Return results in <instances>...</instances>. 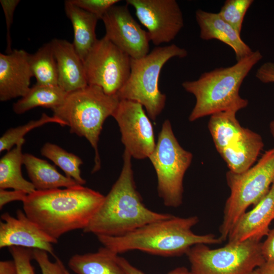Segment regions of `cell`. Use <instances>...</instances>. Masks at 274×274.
I'll list each match as a JSON object with an SVG mask.
<instances>
[{
	"mask_svg": "<svg viewBox=\"0 0 274 274\" xmlns=\"http://www.w3.org/2000/svg\"><path fill=\"white\" fill-rule=\"evenodd\" d=\"M19 0H1L0 3L3 8L6 19L7 26V54L11 53L13 50L11 49V39L10 28L13 22L15 10L19 3Z\"/></svg>",
	"mask_w": 274,
	"mask_h": 274,
	"instance_id": "cell-33",
	"label": "cell"
},
{
	"mask_svg": "<svg viewBox=\"0 0 274 274\" xmlns=\"http://www.w3.org/2000/svg\"><path fill=\"white\" fill-rule=\"evenodd\" d=\"M28 194L21 190H7L0 189V208L2 209L6 204L14 201L23 202Z\"/></svg>",
	"mask_w": 274,
	"mask_h": 274,
	"instance_id": "cell-34",
	"label": "cell"
},
{
	"mask_svg": "<svg viewBox=\"0 0 274 274\" xmlns=\"http://www.w3.org/2000/svg\"><path fill=\"white\" fill-rule=\"evenodd\" d=\"M144 108L136 101L120 99L112 115L119 127L125 150L138 159L149 158L156 144L152 124Z\"/></svg>",
	"mask_w": 274,
	"mask_h": 274,
	"instance_id": "cell-11",
	"label": "cell"
},
{
	"mask_svg": "<svg viewBox=\"0 0 274 274\" xmlns=\"http://www.w3.org/2000/svg\"><path fill=\"white\" fill-rule=\"evenodd\" d=\"M131 157L124 150L120 174L83 232L96 236H120L173 215L156 212L144 204L135 186Z\"/></svg>",
	"mask_w": 274,
	"mask_h": 274,
	"instance_id": "cell-3",
	"label": "cell"
},
{
	"mask_svg": "<svg viewBox=\"0 0 274 274\" xmlns=\"http://www.w3.org/2000/svg\"><path fill=\"white\" fill-rule=\"evenodd\" d=\"M29 65L36 84L58 85V70L51 42L41 47L35 53L28 55Z\"/></svg>",
	"mask_w": 274,
	"mask_h": 274,
	"instance_id": "cell-26",
	"label": "cell"
},
{
	"mask_svg": "<svg viewBox=\"0 0 274 274\" xmlns=\"http://www.w3.org/2000/svg\"><path fill=\"white\" fill-rule=\"evenodd\" d=\"M28 176L37 190L71 187L80 185L74 179L60 174L46 160L25 153L23 157Z\"/></svg>",
	"mask_w": 274,
	"mask_h": 274,
	"instance_id": "cell-22",
	"label": "cell"
},
{
	"mask_svg": "<svg viewBox=\"0 0 274 274\" xmlns=\"http://www.w3.org/2000/svg\"><path fill=\"white\" fill-rule=\"evenodd\" d=\"M131 60L105 36L98 39L83 61L88 85L117 95L129 78Z\"/></svg>",
	"mask_w": 274,
	"mask_h": 274,
	"instance_id": "cell-10",
	"label": "cell"
},
{
	"mask_svg": "<svg viewBox=\"0 0 274 274\" xmlns=\"http://www.w3.org/2000/svg\"><path fill=\"white\" fill-rule=\"evenodd\" d=\"M195 19L200 28V38L203 40H218L227 45L234 51L237 61L253 52L242 39L240 33L218 13L198 9L195 12Z\"/></svg>",
	"mask_w": 274,
	"mask_h": 274,
	"instance_id": "cell-18",
	"label": "cell"
},
{
	"mask_svg": "<svg viewBox=\"0 0 274 274\" xmlns=\"http://www.w3.org/2000/svg\"><path fill=\"white\" fill-rule=\"evenodd\" d=\"M62 274H70L68 271L66 269L63 264L62 267Z\"/></svg>",
	"mask_w": 274,
	"mask_h": 274,
	"instance_id": "cell-42",
	"label": "cell"
},
{
	"mask_svg": "<svg viewBox=\"0 0 274 274\" xmlns=\"http://www.w3.org/2000/svg\"><path fill=\"white\" fill-rule=\"evenodd\" d=\"M0 274H18L16 265L14 260L0 262Z\"/></svg>",
	"mask_w": 274,
	"mask_h": 274,
	"instance_id": "cell-38",
	"label": "cell"
},
{
	"mask_svg": "<svg viewBox=\"0 0 274 274\" xmlns=\"http://www.w3.org/2000/svg\"><path fill=\"white\" fill-rule=\"evenodd\" d=\"M1 218V248L15 246L37 249L53 255V244L58 241L41 229L23 211L18 210L16 218L5 213Z\"/></svg>",
	"mask_w": 274,
	"mask_h": 274,
	"instance_id": "cell-14",
	"label": "cell"
},
{
	"mask_svg": "<svg viewBox=\"0 0 274 274\" xmlns=\"http://www.w3.org/2000/svg\"><path fill=\"white\" fill-rule=\"evenodd\" d=\"M119 257V254L103 246L94 253L73 255L68 266L76 274H128Z\"/></svg>",
	"mask_w": 274,
	"mask_h": 274,
	"instance_id": "cell-21",
	"label": "cell"
},
{
	"mask_svg": "<svg viewBox=\"0 0 274 274\" xmlns=\"http://www.w3.org/2000/svg\"><path fill=\"white\" fill-rule=\"evenodd\" d=\"M253 3V0H227L218 14L241 33L245 16Z\"/></svg>",
	"mask_w": 274,
	"mask_h": 274,
	"instance_id": "cell-29",
	"label": "cell"
},
{
	"mask_svg": "<svg viewBox=\"0 0 274 274\" xmlns=\"http://www.w3.org/2000/svg\"><path fill=\"white\" fill-rule=\"evenodd\" d=\"M226 181L230 193L219 227V237L223 242L247 209L256 204L274 183V147L266 151L257 163L247 170L241 173L229 170Z\"/></svg>",
	"mask_w": 274,
	"mask_h": 274,
	"instance_id": "cell-7",
	"label": "cell"
},
{
	"mask_svg": "<svg viewBox=\"0 0 274 274\" xmlns=\"http://www.w3.org/2000/svg\"><path fill=\"white\" fill-rule=\"evenodd\" d=\"M263 147L258 133L244 128L242 133L219 153L230 171L241 173L252 166Z\"/></svg>",
	"mask_w": 274,
	"mask_h": 274,
	"instance_id": "cell-19",
	"label": "cell"
},
{
	"mask_svg": "<svg viewBox=\"0 0 274 274\" xmlns=\"http://www.w3.org/2000/svg\"><path fill=\"white\" fill-rule=\"evenodd\" d=\"M41 153L42 155L59 166L66 177L74 179L80 185H83L86 183V181L81 176L80 167L83 161L79 156L66 151L56 144L48 142L43 145Z\"/></svg>",
	"mask_w": 274,
	"mask_h": 274,
	"instance_id": "cell-27",
	"label": "cell"
},
{
	"mask_svg": "<svg viewBox=\"0 0 274 274\" xmlns=\"http://www.w3.org/2000/svg\"><path fill=\"white\" fill-rule=\"evenodd\" d=\"M184 48L172 44L156 47L146 56L131 60L129 78L117 94L120 99H128L141 104L153 121L164 109L166 95L159 89L158 81L164 65L174 57L184 58Z\"/></svg>",
	"mask_w": 274,
	"mask_h": 274,
	"instance_id": "cell-6",
	"label": "cell"
},
{
	"mask_svg": "<svg viewBox=\"0 0 274 274\" xmlns=\"http://www.w3.org/2000/svg\"><path fill=\"white\" fill-rule=\"evenodd\" d=\"M48 123H56L62 126H65V123L57 117L43 113L38 120H31L24 125L8 129L0 139V152L11 150L29 131Z\"/></svg>",
	"mask_w": 274,
	"mask_h": 274,
	"instance_id": "cell-28",
	"label": "cell"
},
{
	"mask_svg": "<svg viewBox=\"0 0 274 274\" xmlns=\"http://www.w3.org/2000/svg\"><path fill=\"white\" fill-rule=\"evenodd\" d=\"M261 244V252L265 262H274V228L270 229Z\"/></svg>",
	"mask_w": 274,
	"mask_h": 274,
	"instance_id": "cell-37",
	"label": "cell"
},
{
	"mask_svg": "<svg viewBox=\"0 0 274 274\" xmlns=\"http://www.w3.org/2000/svg\"><path fill=\"white\" fill-rule=\"evenodd\" d=\"M78 7L101 19L107 11L116 5L119 0H70Z\"/></svg>",
	"mask_w": 274,
	"mask_h": 274,
	"instance_id": "cell-31",
	"label": "cell"
},
{
	"mask_svg": "<svg viewBox=\"0 0 274 274\" xmlns=\"http://www.w3.org/2000/svg\"><path fill=\"white\" fill-rule=\"evenodd\" d=\"M199 221L196 216L167 218L146 224L120 236H97L104 247L119 254L138 250L152 255L174 257L186 254L197 244H219L223 241L212 233L197 234L192 228Z\"/></svg>",
	"mask_w": 274,
	"mask_h": 274,
	"instance_id": "cell-2",
	"label": "cell"
},
{
	"mask_svg": "<svg viewBox=\"0 0 274 274\" xmlns=\"http://www.w3.org/2000/svg\"><path fill=\"white\" fill-rule=\"evenodd\" d=\"M64 10L73 28V44L83 61L98 40L95 29L99 19L95 15L73 4L70 0L64 2Z\"/></svg>",
	"mask_w": 274,
	"mask_h": 274,
	"instance_id": "cell-20",
	"label": "cell"
},
{
	"mask_svg": "<svg viewBox=\"0 0 274 274\" xmlns=\"http://www.w3.org/2000/svg\"><path fill=\"white\" fill-rule=\"evenodd\" d=\"M249 274H263V273L261 272V271L257 268L254 269V270H253L252 271H251Z\"/></svg>",
	"mask_w": 274,
	"mask_h": 274,
	"instance_id": "cell-41",
	"label": "cell"
},
{
	"mask_svg": "<svg viewBox=\"0 0 274 274\" xmlns=\"http://www.w3.org/2000/svg\"><path fill=\"white\" fill-rule=\"evenodd\" d=\"M269 129L270 133L272 137L274 138V120L271 121L270 123Z\"/></svg>",
	"mask_w": 274,
	"mask_h": 274,
	"instance_id": "cell-40",
	"label": "cell"
},
{
	"mask_svg": "<svg viewBox=\"0 0 274 274\" xmlns=\"http://www.w3.org/2000/svg\"><path fill=\"white\" fill-rule=\"evenodd\" d=\"M68 93L59 86H47L36 84L27 93L13 106L14 113L22 114L38 107L51 109L60 106Z\"/></svg>",
	"mask_w": 274,
	"mask_h": 274,
	"instance_id": "cell-24",
	"label": "cell"
},
{
	"mask_svg": "<svg viewBox=\"0 0 274 274\" xmlns=\"http://www.w3.org/2000/svg\"><path fill=\"white\" fill-rule=\"evenodd\" d=\"M274 219V183L268 193L253 209L239 218L228 236V243H236L247 239L260 241L266 236Z\"/></svg>",
	"mask_w": 274,
	"mask_h": 274,
	"instance_id": "cell-16",
	"label": "cell"
},
{
	"mask_svg": "<svg viewBox=\"0 0 274 274\" xmlns=\"http://www.w3.org/2000/svg\"><path fill=\"white\" fill-rule=\"evenodd\" d=\"M237 112L228 111L213 114L208 127L215 147L219 153L242 132L243 127L236 117Z\"/></svg>",
	"mask_w": 274,
	"mask_h": 274,
	"instance_id": "cell-25",
	"label": "cell"
},
{
	"mask_svg": "<svg viewBox=\"0 0 274 274\" xmlns=\"http://www.w3.org/2000/svg\"><path fill=\"white\" fill-rule=\"evenodd\" d=\"M119 262L128 274H146L142 270L132 265L129 261L123 257H119ZM167 274H192L190 270L185 267H177Z\"/></svg>",
	"mask_w": 274,
	"mask_h": 274,
	"instance_id": "cell-35",
	"label": "cell"
},
{
	"mask_svg": "<svg viewBox=\"0 0 274 274\" xmlns=\"http://www.w3.org/2000/svg\"><path fill=\"white\" fill-rule=\"evenodd\" d=\"M28 55L24 50L14 49L0 53V100L5 101L24 96L29 91L33 77Z\"/></svg>",
	"mask_w": 274,
	"mask_h": 274,
	"instance_id": "cell-15",
	"label": "cell"
},
{
	"mask_svg": "<svg viewBox=\"0 0 274 274\" xmlns=\"http://www.w3.org/2000/svg\"><path fill=\"white\" fill-rule=\"evenodd\" d=\"M259 50L237 61L234 65L205 72L194 81L182 83L185 90L192 94L196 102L189 120L194 121L213 114L246 108L248 101L239 95V89L252 68L262 58Z\"/></svg>",
	"mask_w": 274,
	"mask_h": 274,
	"instance_id": "cell-4",
	"label": "cell"
},
{
	"mask_svg": "<svg viewBox=\"0 0 274 274\" xmlns=\"http://www.w3.org/2000/svg\"><path fill=\"white\" fill-rule=\"evenodd\" d=\"M25 139L21 140L15 147L8 151L0 159V189L12 188L29 194L36 189L25 179L21 173L23 154L22 146Z\"/></svg>",
	"mask_w": 274,
	"mask_h": 274,
	"instance_id": "cell-23",
	"label": "cell"
},
{
	"mask_svg": "<svg viewBox=\"0 0 274 274\" xmlns=\"http://www.w3.org/2000/svg\"><path fill=\"white\" fill-rule=\"evenodd\" d=\"M255 76L263 83H274V62L264 63L257 69Z\"/></svg>",
	"mask_w": 274,
	"mask_h": 274,
	"instance_id": "cell-36",
	"label": "cell"
},
{
	"mask_svg": "<svg viewBox=\"0 0 274 274\" xmlns=\"http://www.w3.org/2000/svg\"><path fill=\"white\" fill-rule=\"evenodd\" d=\"M260 241L228 243L218 249L206 244L192 247L186 253L192 274H249L265 261Z\"/></svg>",
	"mask_w": 274,
	"mask_h": 274,
	"instance_id": "cell-9",
	"label": "cell"
},
{
	"mask_svg": "<svg viewBox=\"0 0 274 274\" xmlns=\"http://www.w3.org/2000/svg\"><path fill=\"white\" fill-rule=\"evenodd\" d=\"M154 45L170 42L184 26L182 10L175 0H127Z\"/></svg>",
	"mask_w": 274,
	"mask_h": 274,
	"instance_id": "cell-12",
	"label": "cell"
},
{
	"mask_svg": "<svg viewBox=\"0 0 274 274\" xmlns=\"http://www.w3.org/2000/svg\"><path fill=\"white\" fill-rule=\"evenodd\" d=\"M192 157L179 143L169 120H165L149 158L156 173L158 195L166 207L177 208L182 203L183 179Z\"/></svg>",
	"mask_w": 274,
	"mask_h": 274,
	"instance_id": "cell-8",
	"label": "cell"
},
{
	"mask_svg": "<svg viewBox=\"0 0 274 274\" xmlns=\"http://www.w3.org/2000/svg\"><path fill=\"white\" fill-rule=\"evenodd\" d=\"M14 261L18 274H35L31 261L33 259V249L20 247L9 248Z\"/></svg>",
	"mask_w": 274,
	"mask_h": 274,
	"instance_id": "cell-30",
	"label": "cell"
},
{
	"mask_svg": "<svg viewBox=\"0 0 274 274\" xmlns=\"http://www.w3.org/2000/svg\"><path fill=\"white\" fill-rule=\"evenodd\" d=\"M47 252L33 249V258L39 265L42 274H62L63 263L58 258L54 262L51 261Z\"/></svg>",
	"mask_w": 274,
	"mask_h": 274,
	"instance_id": "cell-32",
	"label": "cell"
},
{
	"mask_svg": "<svg viewBox=\"0 0 274 274\" xmlns=\"http://www.w3.org/2000/svg\"><path fill=\"white\" fill-rule=\"evenodd\" d=\"M105 196L83 185L37 190L22 202L28 218L58 241L66 232L84 229L101 204Z\"/></svg>",
	"mask_w": 274,
	"mask_h": 274,
	"instance_id": "cell-1",
	"label": "cell"
},
{
	"mask_svg": "<svg viewBox=\"0 0 274 274\" xmlns=\"http://www.w3.org/2000/svg\"><path fill=\"white\" fill-rule=\"evenodd\" d=\"M58 70V86L67 93L88 85L83 61L73 43L62 39L51 41Z\"/></svg>",
	"mask_w": 274,
	"mask_h": 274,
	"instance_id": "cell-17",
	"label": "cell"
},
{
	"mask_svg": "<svg viewBox=\"0 0 274 274\" xmlns=\"http://www.w3.org/2000/svg\"><path fill=\"white\" fill-rule=\"evenodd\" d=\"M119 101L117 95H109L98 86L87 85L68 93L64 102L52 110L53 116L68 126L71 133L85 138L94 149L92 173L100 168L98 142L103 124L112 116Z\"/></svg>",
	"mask_w": 274,
	"mask_h": 274,
	"instance_id": "cell-5",
	"label": "cell"
},
{
	"mask_svg": "<svg viewBox=\"0 0 274 274\" xmlns=\"http://www.w3.org/2000/svg\"><path fill=\"white\" fill-rule=\"evenodd\" d=\"M128 5H114L102 17L105 37L131 58L138 59L148 54L150 39L132 16Z\"/></svg>",
	"mask_w": 274,
	"mask_h": 274,
	"instance_id": "cell-13",
	"label": "cell"
},
{
	"mask_svg": "<svg viewBox=\"0 0 274 274\" xmlns=\"http://www.w3.org/2000/svg\"><path fill=\"white\" fill-rule=\"evenodd\" d=\"M258 268L263 274H274V262H265Z\"/></svg>",
	"mask_w": 274,
	"mask_h": 274,
	"instance_id": "cell-39",
	"label": "cell"
}]
</instances>
